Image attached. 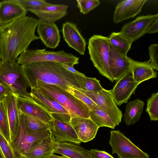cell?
Wrapping results in <instances>:
<instances>
[{
  "label": "cell",
  "instance_id": "6da1fadb",
  "mask_svg": "<svg viewBox=\"0 0 158 158\" xmlns=\"http://www.w3.org/2000/svg\"><path fill=\"white\" fill-rule=\"evenodd\" d=\"M38 23L37 19L26 15L0 26V61L17 62L31 42L40 39L35 34Z\"/></svg>",
  "mask_w": 158,
  "mask_h": 158
},
{
  "label": "cell",
  "instance_id": "7a4b0ae2",
  "mask_svg": "<svg viewBox=\"0 0 158 158\" xmlns=\"http://www.w3.org/2000/svg\"><path fill=\"white\" fill-rule=\"evenodd\" d=\"M21 65L24 76L30 87L37 81L58 85L69 92L71 87L80 89L77 74L65 69L62 63L39 62Z\"/></svg>",
  "mask_w": 158,
  "mask_h": 158
},
{
  "label": "cell",
  "instance_id": "3957f363",
  "mask_svg": "<svg viewBox=\"0 0 158 158\" xmlns=\"http://www.w3.org/2000/svg\"><path fill=\"white\" fill-rule=\"evenodd\" d=\"M54 99L69 112L71 118H89V110L82 101L58 85L37 81L30 86Z\"/></svg>",
  "mask_w": 158,
  "mask_h": 158
},
{
  "label": "cell",
  "instance_id": "277c9868",
  "mask_svg": "<svg viewBox=\"0 0 158 158\" xmlns=\"http://www.w3.org/2000/svg\"><path fill=\"white\" fill-rule=\"evenodd\" d=\"M110 47L108 37L95 35L89 39L88 48L90 60L99 73L113 83L109 69Z\"/></svg>",
  "mask_w": 158,
  "mask_h": 158
},
{
  "label": "cell",
  "instance_id": "5b68a950",
  "mask_svg": "<svg viewBox=\"0 0 158 158\" xmlns=\"http://www.w3.org/2000/svg\"><path fill=\"white\" fill-rule=\"evenodd\" d=\"M0 82L7 86L18 96L31 98L27 91L30 86L23 75L21 65L17 62L0 61Z\"/></svg>",
  "mask_w": 158,
  "mask_h": 158
},
{
  "label": "cell",
  "instance_id": "8992f818",
  "mask_svg": "<svg viewBox=\"0 0 158 158\" xmlns=\"http://www.w3.org/2000/svg\"><path fill=\"white\" fill-rule=\"evenodd\" d=\"M79 58L63 50L55 52L43 49H27L18 57L17 63L20 65L32 63L49 61L66 64L73 66L79 62Z\"/></svg>",
  "mask_w": 158,
  "mask_h": 158
},
{
  "label": "cell",
  "instance_id": "52a82bcc",
  "mask_svg": "<svg viewBox=\"0 0 158 158\" xmlns=\"http://www.w3.org/2000/svg\"><path fill=\"white\" fill-rule=\"evenodd\" d=\"M109 143L112 154L118 158H149V155L136 146L119 130L110 131Z\"/></svg>",
  "mask_w": 158,
  "mask_h": 158
},
{
  "label": "cell",
  "instance_id": "ba28073f",
  "mask_svg": "<svg viewBox=\"0 0 158 158\" xmlns=\"http://www.w3.org/2000/svg\"><path fill=\"white\" fill-rule=\"evenodd\" d=\"M19 124L18 130L10 144L20 158L31 145L38 141L46 138L51 135L49 129L33 134H29L26 128L22 115L18 110Z\"/></svg>",
  "mask_w": 158,
  "mask_h": 158
},
{
  "label": "cell",
  "instance_id": "9c48e42d",
  "mask_svg": "<svg viewBox=\"0 0 158 158\" xmlns=\"http://www.w3.org/2000/svg\"><path fill=\"white\" fill-rule=\"evenodd\" d=\"M90 98L104 110L113 120L116 126L122 121V112L116 105L113 98L111 90L103 89L97 92L87 91L75 88Z\"/></svg>",
  "mask_w": 158,
  "mask_h": 158
},
{
  "label": "cell",
  "instance_id": "30bf717a",
  "mask_svg": "<svg viewBox=\"0 0 158 158\" xmlns=\"http://www.w3.org/2000/svg\"><path fill=\"white\" fill-rule=\"evenodd\" d=\"M31 89L30 94L33 100L47 111L53 119L70 122L71 118L69 112L58 102L36 88Z\"/></svg>",
  "mask_w": 158,
  "mask_h": 158
},
{
  "label": "cell",
  "instance_id": "8fae6325",
  "mask_svg": "<svg viewBox=\"0 0 158 158\" xmlns=\"http://www.w3.org/2000/svg\"><path fill=\"white\" fill-rule=\"evenodd\" d=\"M139 84L133 79L131 70L116 81L111 90L114 101L117 106L126 103L135 93Z\"/></svg>",
  "mask_w": 158,
  "mask_h": 158
},
{
  "label": "cell",
  "instance_id": "7c38bea8",
  "mask_svg": "<svg viewBox=\"0 0 158 158\" xmlns=\"http://www.w3.org/2000/svg\"><path fill=\"white\" fill-rule=\"evenodd\" d=\"M157 16L158 13L140 15L124 24L120 32L133 42L147 33L148 28Z\"/></svg>",
  "mask_w": 158,
  "mask_h": 158
},
{
  "label": "cell",
  "instance_id": "4fadbf2b",
  "mask_svg": "<svg viewBox=\"0 0 158 158\" xmlns=\"http://www.w3.org/2000/svg\"><path fill=\"white\" fill-rule=\"evenodd\" d=\"M48 124L54 141L57 143L67 142L77 145L81 143L70 122L53 119Z\"/></svg>",
  "mask_w": 158,
  "mask_h": 158
},
{
  "label": "cell",
  "instance_id": "5bb4252c",
  "mask_svg": "<svg viewBox=\"0 0 158 158\" xmlns=\"http://www.w3.org/2000/svg\"><path fill=\"white\" fill-rule=\"evenodd\" d=\"M147 0H126L119 2L115 8L113 22L118 23L133 18L140 13Z\"/></svg>",
  "mask_w": 158,
  "mask_h": 158
},
{
  "label": "cell",
  "instance_id": "9a60e30c",
  "mask_svg": "<svg viewBox=\"0 0 158 158\" xmlns=\"http://www.w3.org/2000/svg\"><path fill=\"white\" fill-rule=\"evenodd\" d=\"M70 123L81 142L86 143L95 138L99 127L89 118H71Z\"/></svg>",
  "mask_w": 158,
  "mask_h": 158
},
{
  "label": "cell",
  "instance_id": "2e32d148",
  "mask_svg": "<svg viewBox=\"0 0 158 158\" xmlns=\"http://www.w3.org/2000/svg\"><path fill=\"white\" fill-rule=\"evenodd\" d=\"M27 11L17 0L0 2V26H4L26 15Z\"/></svg>",
  "mask_w": 158,
  "mask_h": 158
},
{
  "label": "cell",
  "instance_id": "e0dca14e",
  "mask_svg": "<svg viewBox=\"0 0 158 158\" xmlns=\"http://www.w3.org/2000/svg\"><path fill=\"white\" fill-rule=\"evenodd\" d=\"M63 38L69 46L84 55L86 46V42L77 27L73 23L67 22L62 25Z\"/></svg>",
  "mask_w": 158,
  "mask_h": 158
},
{
  "label": "cell",
  "instance_id": "ac0fdd59",
  "mask_svg": "<svg viewBox=\"0 0 158 158\" xmlns=\"http://www.w3.org/2000/svg\"><path fill=\"white\" fill-rule=\"evenodd\" d=\"M129 58L118 52L110 45L109 69L114 81H116L131 70Z\"/></svg>",
  "mask_w": 158,
  "mask_h": 158
},
{
  "label": "cell",
  "instance_id": "d6986e66",
  "mask_svg": "<svg viewBox=\"0 0 158 158\" xmlns=\"http://www.w3.org/2000/svg\"><path fill=\"white\" fill-rule=\"evenodd\" d=\"M68 6L65 5L49 3L48 5L29 11L39 19L38 22L48 23H54L66 15Z\"/></svg>",
  "mask_w": 158,
  "mask_h": 158
},
{
  "label": "cell",
  "instance_id": "ffe728a7",
  "mask_svg": "<svg viewBox=\"0 0 158 158\" xmlns=\"http://www.w3.org/2000/svg\"><path fill=\"white\" fill-rule=\"evenodd\" d=\"M17 102L18 110L23 113L31 115L46 123L53 119L50 114L32 98H27L18 96Z\"/></svg>",
  "mask_w": 158,
  "mask_h": 158
},
{
  "label": "cell",
  "instance_id": "44dd1931",
  "mask_svg": "<svg viewBox=\"0 0 158 158\" xmlns=\"http://www.w3.org/2000/svg\"><path fill=\"white\" fill-rule=\"evenodd\" d=\"M37 27L39 37L46 47L54 49L59 45L60 36L58 27L55 23L38 22Z\"/></svg>",
  "mask_w": 158,
  "mask_h": 158
},
{
  "label": "cell",
  "instance_id": "7402d4cb",
  "mask_svg": "<svg viewBox=\"0 0 158 158\" xmlns=\"http://www.w3.org/2000/svg\"><path fill=\"white\" fill-rule=\"evenodd\" d=\"M18 96L12 93L2 102L5 110L9 124L10 143L17 133L19 124L17 100Z\"/></svg>",
  "mask_w": 158,
  "mask_h": 158
},
{
  "label": "cell",
  "instance_id": "603a6c76",
  "mask_svg": "<svg viewBox=\"0 0 158 158\" xmlns=\"http://www.w3.org/2000/svg\"><path fill=\"white\" fill-rule=\"evenodd\" d=\"M131 70L135 81L139 84L150 79L156 78L157 73L149 60L139 62L129 58Z\"/></svg>",
  "mask_w": 158,
  "mask_h": 158
},
{
  "label": "cell",
  "instance_id": "cb8c5ba5",
  "mask_svg": "<svg viewBox=\"0 0 158 158\" xmlns=\"http://www.w3.org/2000/svg\"><path fill=\"white\" fill-rule=\"evenodd\" d=\"M51 135L32 143L21 158H48L53 154Z\"/></svg>",
  "mask_w": 158,
  "mask_h": 158
},
{
  "label": "cell",
  "instance_id": "d4e9b609",
  "mask_svg": "<svg viewBox=\"0 0 158 158\" xmlns=\"http://www.w3.org/2000/svg\"><path fill=\"white\" fill-rule=\"evenodd\" d=\"M52 148L53 153L59 154L69 158H88L89 151L73 143H57L53 140Z\"/></svg>",
  "mask_w": 158,
  "mask_h": 158
},
{
  "label": "cell",
  "instance_id": "484cf974",
  "mask_svg": "<svg viewBox=\"0 0 158 158\" xmlns=\"http://www.w3.org/2000/svg\"><path fill=\"white\" fill-rule=\"evenodd\" d=\"M144 105V102L139 99L128 102L123 115V121L128 126L134 124L139 120Z\"/></svg>",
  "mask_w": 158,
  "mask_h": 158
},
{
  "label": "cell",
  "instance_id": "4316f807",
  "mask_svg": "<svg viewBox=\"0 0 158 158\" xmlns=\"http://www.w3.org/2000/svg\"><path fill=\"white\" fill-rule=\"evenodd\" d=\"M113 48L120 53L127 55L132 42L120 32L112 33L108 37Z\"/></svg>",
  "mask_w": 158,
  "mask_h": 158
},
{
  "label": "cell",
  "instance_id": "83f0119b",
  "mask_svg": "<svg viewBox=\"0 0 158 158\" xmlns=\"http://www.w3.org/2000/svg\"><path fill=\"white\" fill-rule=\"evenodd\" d=\"M89 118L99 128L104 127L113 129L116 126L109 115L97 105L94 110H89Z\"/></svg>",
  "mask_w": 158,
  "mask_h": 158
},
{
  "label": "cell",
  "instance_id": "f1b7e54d",
  "mask_svg": "<svg viewBox=\"0 0 158 158\" xmlns=\"http://www.w3.org/2000/svg\"><path fill=\"white\" fill-rule=\"evenodd\" d=\"M18 110L22 115L26 129L29 134H33L49 129L48 123Z\"/></svg>",
  "mask_w": 158,
  "mask_h": 158
},
{
  "label": "cell",
  "instance_id": "f546056e",
  "mask_svg": "<svg viewBox=\"0 0 158 158\" xmlns=\"http://www.w3.org/2000/svg\"><path fill=\"white\" fill-rule=\"evenodd\" d=\"M76 79L80 89L87 91L98 92L104 88L101 85L100 81L96 78L82 77L77 75Z\"/></svg>",
  "mask_w": 158,
  "mask_h": 158
},
{
  "label": "cell",
  "instance_id": "4dcf8cb0",
  "mask_svg": "<svg viewBox=\"0 0 158 158\" xmlns=\"http://www.w3.org/2000/svg\"><path fill=\"white\" fill-rule=\"evenodd\" d=\"M146 111L151 121L158 120V92L154 93L147 100Z\"/></svg>",
  "mask_w": 158,
  "mask_h": 158
},
{
  "label": "cell",
  "instance_id": "1f68e13d",
  "mask_svg": "<svg viewBox=\"0 0 158 158\" xmlns=\"http://www.w3.org/2000/svg\"><path fill=\"white\" fill-rule=\"evenodd\" d=\"M0 132L10 143V133L8 121L2 102H0Z\"/></svg>",
  "mask_w": 158,
  "mask_h": 158
},
{
  "label": "cell",
  "instance_id": "d6a6232c",
  "mask_svg": "<svg viewBox=\"0 0 158 158\" xmlns=\"http://www.w3.org/2000/svg\"><path fill=\"white\" fill-rule=\"evenodd\" d=\"M0 148L5 158H20L11 144L0 132Z\"/></svg>",
  "mask_w": 158,
  "mask_h": 158
},
{
  "label": "cell",
  "instance_id": "836d02e7",
  "mask_svg": "<svg viewBox=\"0 0 158 158\" xmlns=\"http://www.w3.org/2000/svg\"><path fill=\"white\" fill-rule=\"evenodd\" d=\"M77 6L80 12L86 15L100 4L98 0H77Z\"/></svg>",
  "mask_w": 158,
  "mask_h": 158
},
{
  "label": "cell",
  "instance_id": "e575fe53",
  "mask_svg": "<svg viewBox=\"0 0 158 158\" xmlns=\"http://www.w3.org/2000/svg\"><path fill=\"white\" fill-rule=\"evenodd\" d=\"M69 92L84 103L89 110H94L97 105L90 98L77 89L71 87Z\"/></svg>",
  "mask_w": 158,
  "mask_h": 158
},
{
  "label": "cell",
  "instance_id": "d590c367",
  "mask_svg": "<svg viewBox=\"0 0 158 158\" xmlns=\"http://www.w3.org/2000/svg\"><path fill=\"white\" fill-rule=\"evenodd\" d=\"M27 11L47 6L49 3L44 0H17Z\"/></svg>",
  "mask_w": 158,
  "mask_h": 158
},
{
  "label": "cell",
  "instance_id": "8d00e7d4",
  "mask_svg": "<svg viewBox=\"0 0 158 158\" xmlns=\"http://www.w3.org/2000/svg\"><path fill=\"white\" fill-rule=\"evenodd\" d=\"M149 60L156 71L158 70V44H153L148 48Z\"/></svg>",
  "mask_w": 158,
  "mask_h": 158
},
{
  "label": "cell",
  "instance_id": "74e56055",
  "mask_svg": "<svg viewBox=\"0 0 158 158\" xmlns=\"http://www.w3.org/2000/svg\"><path fill=\"white\" fill-rule=\"evenodd\" d=\"M88 158H114L109 153L97 149H92L89 151Z\"/></svg>",
  "mask_w": 158,
  "mask_h": 158
},
{
  "label": "cell",
  "instance_id": "f35d334b",
  "mask_svg": "<svg viewBox=\"0 0 158 158\" xmlns=\"http://www.w3.org/2000/svg\"><path fill=\"white\" fill-rule=\"evenodd\" d=\"M11 90L4 84L0 82V102L12 94Z\"/></svg>",
  "mask_w": 158,
  "mask_h": 158
},
{
  "label": "cell",
  "instance_id": "ab89813d",
  "mask_svg": "<svg viewBox=\"0 0 158 158\" xmlns=\"http://www.w3.org/2000/svg\"><path fill=\"white\" fill-rule=\"evenodd\" d=\"M158 32V16L157 17L154 21L148 28L147 33L154 34Z\"/></svg>",
  "mask_w": 158,
  "mask_h": 158
},
{
  "label": "cell",
  "instance_id": "60d3db41",
  "mask_svg": "<svg viewBox=\"0 0 158 158\" xmlns=\"http://www.w3.org/2000/svg\"><path fill=\"white\" fill-rule=\"evenodd\" d=\"M63 66L67 70L70 72L75 74L78 75L82 77H85V74L79 72L76 70L73 67V66H72L69 64H62Z\"/></svg>",
  "mask_w": 158,
  "mask_h": 158
},
{
  "label": "cell",
  "instance_id": "b9f144b4",
  "mask_svg": "<svg viewBox=\"0 0 158 158\" xmlns=\"http://www.w3.org/2000/svg\"><path fill=\"white\" fill-rule=\"evenodd\" d=\"M48 158H69L67 157L62 156H57L53 154H52L50 155Z\"/></svg>",
  "mask_w": 158,
  "mask_h": 158
},
{
  "label": "cell",
  "instance_id": "7bdbcfd3",
  "mask_svg": "<svg viewBox=\"0 0 158 158\" xmlns=\"http://www.w3.org/2000/svg\"><path fill=\"white\" fill-rule=\"evenodd\" d=\"M0 158H5L0 148Z\"/></svg>",
  "mask_w": 158,
  "mask_h": 158
}]
</instances>
